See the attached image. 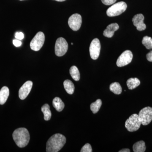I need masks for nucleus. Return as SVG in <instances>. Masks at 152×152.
I'll return each instance as SVG.
<instances>
[{"instance_id": "nucleus-1", "label": "nucleus", "mask_w": 152, "mask_h": 152, "mask_svg": "<svg viewBox=\"0 0 152 152\" xmlns=\"http://www.w3.org/2000/svg\"><path fill=\"white\" fill-rule=\"evenodd\" d=\"M66 142L65 137L61 134L51 136L47 142V152H58L64 146Z\"/></svg>"}, {"instance_id": "nucleus-2", "label": "nucleus", "mask_w": 152, "mask_h": 152, "mask_svg": "<svg viewBox=\"0 0 152 152\" xmlns=\"http://www.w3.org/2000/svg\"><path fill=\"white\" fill-rule=\"evenodd\" d=\"M12 136L15 142L20 148L26 146L29 142V133L26 128H20L17 129L14 131Z\"/></svg>"}, {"instance_id": "nucleus-3", "label": "nucleus", "mask_w": 152, "mask_h": 152, "mask_svg": "<svg viewBox=\"0 0 152 152\" xmlns=\"http://www.w3.org/2000/svg\"><path fill=\"white\" fill-rule=\"evenodd\" d=\"M127 5L124 1L116 3L109 8L107 10V14L108 16L113 17L119 15L124 13L126 10Z\"/></svg>"}, {"instance_id": "nucleus-4", "label": "nucleus", "mask_w": 152, "mask_h": 152, "mask_svg": "<svg viewBox=\"0 0 152 152\" xmlns=\"http://www.w3.org/2000/svg\"><path fill=\"white\" fill-rule=\"evenodd\" d=\"M141 123L139 118L138 114L132 115L125 123V127L130 132L137 131L140 127Z\"/></svg>"}, {"instance_id": "nucleus-5", "label": "nucleus", "mask_w": 152, "mask_h": 152, "mask_svg": "<svg viewBox=\"0 0 152 152\" xmlns=\"http://www.w3.org/2000/svg\"><path fill=\"white\" fill-rule=\"evenodd\" d=\"M45 41V36L44 33L39 32L30 43L31 49L35 51L39 50L43 45Z\"/></svg>"}, {"instance_id": "nucleus-6", "label": "nucleus", "mask_w": 152, "mask_h": 152, "mask_svg": "<svg viewBox=\"0 0 152 152\" xmlns=\"http://www.w3.org/2000/svg\"><path fill=\"white\" fill-rule=\"evenodd\" d=\"M68 49V44L65 39L62 37L58 38L55 45V53L57 56H64Z\"/></svg>"}, {"instance_id": "nucleus-7", "label": "nucleus", "mask_w": 152, "mask_h": 152, "mask_svg": "<svg viewBox=\"0 0 152 152\" xmlns=\"http://www.w3.org/2000/svg\"><path fill=\"white\" fill-rule=\"evenodd\" d=\"M138 115L141 124L148 125L152 121V108L150 107L144 108L139 112Z\"/></svg>"}, {"instance_id": "nucleus-8", "label": "nucleus", "mask_w": 152, "mask_h": 152, "mask_svg": "<svg viewBox=\"0 0 152 152\" xmlns=\"http://www.w3.org/2000/svg\"><path fill=\"white\" fill-rule=\"evenodd\" d=\"M133 58V54L130 50H127L123 52L118 58L117 65L118 67H123L127 65L132 62Z\"/></svg>"}, {"instance_id": "nucleus-9", "label": "nucleus", "mask_w": 152, "mask_h": 152, "mask_svg": "<svg viewBox=\"0 0 152 152\" xmlns=\"http://www.w3.org/2000/svg\"><path fill=\"white\" fill-rule=\"evenodd\" d=\"M101 50V44L97 38L94 39L90 45V56L93 60H96L99 56Z\"/></svg>"}, {"instance_id": "nucleus-10", "label": "nucleus", "mask_w": 152, "mask_h": 152, "mask_svg": "<svg viewBox=\"0 0 152 152\" xmlns=\"http://www.w3.org/2000/svg\"><path fill=\"white\" fill-rule=\"evenodd\" d=\"M82 23L81 16L78 14H73L68 20L69 26L74 31H77L80 29Z\"/></svg>"}, {"instance_id": "nucleus-11", "label": "nucleus", "mask_w": 152, "mask_h": 152, "mask_svg": "<svg viewBox=\"0 0 152 152\" xmlns=\"http://www.w3.org/2000/svg\"><path fill=\"white\" fill-rule=\"evenodd\" d=\"M33 83L28 81L23 85L19 91V97L21 100H24L28 96L32 88Z\"/></svg>"}, {"instance_id": "nucleus-12", "label": "nucleus", "mask_w": 152, "mask_h": 152, "mask_svg": "<svg viewBox=\"0 0 152 152\" xmlns=\"http://www.w3.org/2000/svg\"><path fill=\"white\" fill-rule=\"evenodd\" d=\"M144 16L142 14H137L133 17V24L137 27L138 31H144L146 28V26L144 23Z\"/></svg>"}, {"instance_id": "nucleus-13", "label": "nucleus", "mask_w": 152, "mask_h": 152, "mask_svg": "<svg viewBox=\"0 0 152 152\" xmlns=\"http://www.w3.org/2000/svg\"><path fill=\"white\" fill-rule=\"evenodd\" d=\"M119 28V26L116 23L111 24L104 31L103 35L106 37L111 38L113 36L115 32Z\"/></svg>"}, {"instance_id": "nucleus-14", "label": "nucleus", "mask_w": 152, "mask_h": 152, "mask_svg": "<svg viewBox=\"0 0 152 152\" xmlns=\"http://www.w3.org/2000/svg\"><path fill=\"white\" fill-rule=\"evenodd\" d=\"M10 94V91L8 87H3L0 90V104L5 103Z\"/></svg>"}, {"instance_id": "nucleus-15", "label": "nucleus", "mask_w": 152, "mask_h": 152, "mask_svg": "<svg viewBox=\"0 0 152 152\" xmlns=\"http://www.w3.org/2000/svg\"><path fill=\"white\" fill-rule=\"evenodd\" d=\"M53 104L54 107L58 112L62 111L65 107L64 104L59 97H56L53 99Z\"/></svg>"}, {"instance_id": "nucleus-16", "label": "nucleus", "mask_w": 152, "mask_h": 152, "mask_svg": "<svg viewBox=\"0 0 152 152\" xmlns=\"http://www.w3.org/2000/svg\"><path fill=\"white\" fill-rule=\"evenodd\" d=\"M126 84L129 89L133 90L140 86V81L137 78H131L127 81Z\"/></svg>"}, {"instance_id": "nucleus-17", "label": "nucleus", "mask_w": 152, "mask_h": 152, "mask_svg": "<svg viewBox=\"0 0 152 152\" xmlns=\"http://www.w3.org/2000/svg\"><path fill=\"white\" fill-rule=\"evenodd\" d=\"M133 149L134 152H144L146 150L145 144L143 141L137 142L133 146Z\"/></svg>"}, {"instance_id": "nucleus-18", "label": "nucleus", "mask_w": 152, "mask_h": 152, "mask_svg": "<svg viewBox=\"0 0 152 152\" xmlns=\"http://www.w3.org/2000/svg\"><path fill=\"white\" fill-rule=\"evenodd\" d=\"M41 110L43 113L44 115V119L45 121H49L51 118V112L50 110V106L48 104H44L41 108Z\"/></svg>"}, {"instance_id": "nucleus-19", "label": "nucleus", "mask_w": 152, "mask_h": 152, "mask_svg": "<svg viewBox=\"0 0 152 152\" xmlns=\"http://www.w3.org/2000/svg\"><path fill=\"white\" fill-rule=\"evenodd\" d=\"M64 86L66 92L69 94H72L75 91V86L73 83L69 80H66L64 82Z\"/></svg>"}, {"instance_id": "nucleus-20", "label": "nucleus", "mask_w": 152, "mask_h": 152, "mask_svg": "<svg viewBox=\"0 0 152 152\" xmlns=\"http://www.w3.org/2000/svg\"><path fill=\"white\" fill-rule=\"evenodd\" d=\"M110 89L111 91L115 94L119 95L121 94L122 89L121 87L118 83L115 82L113 83L110 85Z\"/></svg>"}, {"instance_id": "nucleus-21", "label": "nucleus", "mask_w": 152, "mask_h": 152, "mask_svg": "<svg viewBox=\"0 0 152 152\" xmlns=\"http://www.w3.org/2000/svg\"><path fill=\"white\" fill-rule=\"evenodd\" d=\"M70 74L71 77L76 81H78L80 79V73L78 68L76 66L71 67L70 69Z\"/></svg>"}, {"instance_id": "nucleus-22", "label": "nucleus", "mask_w": 152, "mask_h": 152, "mask_svg": "<svg viewBox=\"0 0 152 152\" xmlns=\"http://www.w3.org/2000/svg\"><path fill=\"white\" fill-rule=\"evenodd\" d=\"M102 105V100L100 99H98L94 102H93L91 104L90 108L93 113L96 114L97 113L100 109Z\"/></svg>"}, {"instance_id": "nucleus-23", "label": "nucleus", "mask_w": 152, "mask_h": 152, "mask_svg": "<svg viewBox=\"0 0 152 152\" xmlns=\"http://www.w3.org/2000/svg\"><path fill=\"white\" fill-rule=\"evenodd\" d=\"M142 44L147 49H152V39L151 37L145 36L143 38Z\"/></svg>"}, {"instance_id": "nucleus-24", "label": "nucleus", "mask_w": 152, "mask_h": 152, "mask_svg": "<svg viewBox=\"0 0 152 152\" xmlns=\"http://www.w3.org/2000/svg\"><path fill=\"white\" fill-rule=\"evenodd\" d=\"M81 152H92V149L91 145L89 143L86 144L82 148L80 151Z\"/></svg>"}, {"instance_id": "nucleus-25", "label": "nucleus", "mask_w": 152, "mask_h": 152, "mask_svg": "<svg viewBox=\"0 0 152 152\" xmlns=\"http://www.w3.org/2000/svg\"><path fill=\"white\" fill-rule=\"evenodd\" d=\"M102 2L106 5H111L116 1L117 0H101Z\"/></svg>"}, {"instance_id": "nucleus-26", "label": "nucleus", "mask_w": 152, "mask_h": 152, "mask_svg": "<svg viewBox=\"0 0 152 152\" xmlns=\"http://www.w3.org/2000/svg\"><path fill=\"white\" fill-rule=\"evenodd\" d=\"M24 37V34L23 33L20 32H16L15 34V37L17 39H18L19 40L23 39Z\"/></svg>"}, {"instance_id": "nucleus-27", "label": "nucleus", "mask_w": 152, "mask_h": 152, "mask_svg": "<svg viewBox=\"0 0 152 152\" xmlns=\"http://www.w3.org/2000/svg\"><path fill=\"white\" fill-rule=\"evenodd\" d=\"M13 44L15 46L19 47L20 46L22 45V42L20 41L18 39H14L13 41Z\"/></svg>"}, {"instance_id": "nucleus-28", "label": "nucleus", "mask_w": 152, "mask_h": 152, "mask_svg": "<svg viewBox=\"0 0 152 152\" xmlns=\"http://www.w3.org/2000/svg\"><path fill=\"white\" fill-rule=\"evenodd\" d=\"M147 60L150 62H152V50L146 55Z\"/></svg>"}, {"instance_id": "nucleus-29", "label": "nucleus", "mask_w": 152, "mask_h": 152, "mask_svg": "<svg viewBox=\"0 0 152 152\" xmlns=\"http://www.w3.org/2000/svg\"><path fill=\"white\" fill-rule=\"evenodd\" d=\"M119 152H130V150L129 149L126 148V149H123L121 150Z\"/></svg>"}, {"instance_id": "nucleus-30", "label": "nucleus", "mask_w": 152, "mask_h": 152, "mask_svg": "<svg viewBox=\"0 0 152 152\" xmlns=\"http://www.w3.org/2000/svg\"><path fill=\"white\" fill-rule=\"evenodd\" d=\"M54 1H57L58 2H63L64 1L66 0H54Z\"/></svg>"}, {"instance_id": "nucleus-31", "label": "nucleus", "mask_w": 152, "mask_h": 152, "mask_svg": "<svg viewBox=\"0 0 152 152\" xmlns=\"http://www.w3.org/2000/svg\"><path fill=\"white\" fill-rule=\"evenodd\" d=\"M72 45H73V43H72Z\"/></svg>"}, {"instance_id": "nucleus-32", "label": "nucleus", "mask_w": 152, "mask_h": 152, "mask_svg": "<svg viewBox=\"0 0 152 152\" xmlns=\"http://www.w3.org/2000/svg\"><path fill=\"white\" fill-rule=\"evenodd\" d=\"M20 1H23V0H20Z\"/></svg>"}]
</instances>
